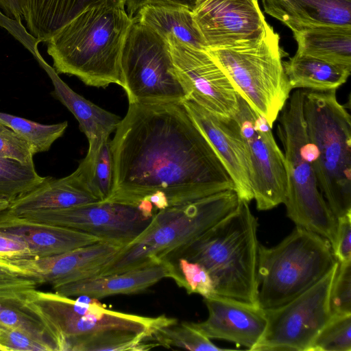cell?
<instances>
[{
	"label": "cell",
	"mask_w": 351,
	"mask_h": 351,
	"mask_svg": "<svg viewBox=\"0 0 351 351\" xmlns=\"http://www.w3.org/2000/svg\"><path fill=\"white\" fill-rule=\"evenodd\" d=\"M177 261L176 265L183 278V288L188 293H197L204 298L216 295L213 279L202 265L184 258H180Z\"/></svg>",
	"instance_id": "836d02e7"
},
{
	"label": "cell",
	"mask_w": 351,
	"mask_h": 351,
	"mask_svg": "<svg viewBox=\"0 0 351 351\" xmlns=\"http://www.w3.org/2000/svg\"><path fill=\"white\" fill-rule=\"evenodd\" d=\"M134 18L165 40L171 36L193 47L208 50L194 20L192 10L178 5L148 4L141 8Z\"/></svg>",
	"instance_id": "d4e9b609"
},
{
	"label": "cell",
	"mask_w": 351,
	"mask_h": 351,
	"mask_svg": "<svg viewBox=\"0 0 351 351\" xmlns=\"http://www.w3.org/2000/svg\"><path fill=\"white\" fill-rule=\"evenodd\" d=\"M239 202L237 192L232 189L154 210L147 227L122 247L98 276L163 261L176 263L195 241L234 212Z\"/></svg>",
	"instance_id": "3957f363"
},
{
	"label": "cell",
	"mask_w": 351,
	"mask_h": 351,
	"mask_svg": "<svg viewBox=\"0 0 351 351\" xmlns=\"http://www.w3.org/2000/svg\"><path fill=\"white\" fill-rule=\"evenodd\" d=\"M265 12L292 31L317 25L351 27V0H261Z\"/></svg>",
	"instance_id": "603a6c76"
},
{
	"label": "cell",
	"mask_w": 351,
	"mask_h": 351,
	"mask_svg": "<svg viewBox=\"0 0 351 351\" xmlns=\"http://www.w3.org/2000/svg\"><path fill=\"white\" fill-rule=\"evenodd\" d=\"M304 90L291 95L278 116L277 134L284 149L287 192L284 204L296 226L313 232L335 246L337 219L322 194L315 171V151L303 111Z\"/></svg>",
	"instance_id": "8992f818"
},
{
	"label": "cell",
	"mask_w": 351,
	"mask_h": 351,
	"mask_svg": "<svg viewBox=\"0 0 351 351\" xmlns=\"http://www.w3.org/2000/svg\"><path fill=\"white\" fill-rule=\"evenodd\" d=\"M35 58L51 80L53 86L51 95L74 115L79 123L80 129L88 139L87 154L78 167L91 184L93 168L100 148L109 139L110 134L116 130L121 119L117 114L99 107L73 90L40 54Z\"/></svg>",
	"instance_id": "d6986e66"
},
{
	"label": "cell",
	"mask_w": 351,
	"mask_h": 351,
	"mask_svg": "<svg viewBox=\"0 0 351 351\" xmlns=\"http://www.w3.org/2000/svg\"><path fill=\"white\" fill-rule=\"evenodd\" d=\"M154 340L167 348H182L193 351L228 350L217 347L210 339L194 328L190 322L176 323L158 328L153 335Z\"/></svg>",
	"instance_id": "4dcf8cb0"
},
{
	"label": "cell",
	"mask_w": 351,
	"mask_h": 351,
	"mask_svg": "<svg viewBox=\"0 0 351 351\" xmlns=\"http://www.w3.org/2000/svg\"><path fill=\"white\" fill-rule=\"evenodd\" d=\"M0 350L54 351L53 348L23 331L0 326Z\"/></svg>",
	"instance_id": "74e56055"
},
{
	"label": "cell",
	"mask_w": 351,
	"mask_h": 351,
	"mask_svg": "<svg viewBox=\"0 0 351 351\" xmlns=\"http://www.w3.org/2000/svg\"><path fill=\"white\" fill-rule=\"evenodd\" d=\"M332 314H351V260L339 263L330 293Z\"/></svg>",
	"instance_id": "d590c367"
},
{
	"label": "cell",
	"mask_w": 351,
	"mask_h": 351,
	"mask_svg": "<svg viewBox=\"0 0 351 351\" xmlns=\"http://www.w3.org/2000/svg\"><path fill=\"white\" fill-rule=\"evenodd\" d=\"M113 186V164L110 141L101 145L95 160L91 178V186L101 201H106Z\"/></svg>",
	"instance_id": "e575fe53"
},
{
	"label": "cell",
	"mask_w": 351,
	"mask_h": 351,
	"mask_svg": "<svg viewBox=\"0 0 351 351\" xmlns=\"http://www.w3.org/2000/svg\"><path fill=\"white\" fill-rule=\"evenodd\" d=\"M292 32L297 53L351 66V27L317 25Z\"/></svg>",
	"instance_id": "4316f807"
},
{
	"label": "cell",
	"mask_w": 351,
	"mask_h": 351,
	"mask_svg": "<svg viewBox=\"0 0 351 351\" xmlns=\"http://www.w3.org/2000/svg\"><path fill=\"white\" fill-rule=\"evenodd\" d=\"M34 165L0 156V199L12 202L43 182Z\"/></svg>",
	"instance_id": "f1b7e54d"
},
{
	"label": "cell",
	"mask_w": 351,
	"mask_h": 351,
	"mask_svg": "<svg viewBox=\"0 0 351 351\" xmlns=\"http://www.w3.org/2000/svg\"><path fill=\"white\" fill-rule=\"evenodd\" d=\"M232 117L238 123L247 146L256 208L267 210L283 204L287 192V166L272 127L239 95L237 110Z\"/></svg>",
	"instance_id": "7c38bea8"
},
{
	"label": "cell",
	"mask_w": 351,
	"mask_h": 351,
	"mask_svg": "<svg viewBox=\"0 0 351 351\" xmlns=\"http://www.w3.org/2000/svg\"><path fill=\"white\" fill-rule=\"evenodd\" d=\"M167 278L183 287V278L178 267L171 261L149 264L119 274L97 276L53 287L55 292L67 297L87 296L99 300L118 294L139 293Z\"/></svg>",
	"instance_id": "ffe728a7"
},
{
	"label": "cell",
	"mask_w": 351,
	"mask_h": 351,
	"mask_svg": "<svg viewBox=\"0 0 351 351\" xmlns=\"http://www.w3.org/2000/svg\"><path fill=\"white\" fill-rule=\"evenodd\" d=\"M121 70L129 104L183 102L187 98L168 43L134 17L121 53Z\"/></svg>",
	"instance_id": "30bf717a"
},
{
	"label": "cell",
	"mask_w": 351,
	"mask_h": 351,
	"mask_svg": "<svg viewBox=\"0 0 351 351\" xmlns=\"http://www.w3.org/2000/svg\"><path fill=\"white\" fill-rule=\"evenodd\" d=\"M141 213L147 217H152L154 210L152 203L147 198H143L137 205Z\"/></svg>",
	"instance_id": "ee69618b"
},
{
	"label": "cell",
	"mask_w": 351,
	"mask_h": 351,
	"mask_svg": "<svg viewBox=\"0 0 351 351\" xmlns=\"http://www.w3.org/2000/svg\"><path fill=\"white\" fill-rule=\"evenodd\" d=\"M122 247L99 241L60 254L13 262L29 271L38 285L54 287L98 276Z\"/></svg>",
	"instance_id": "ac0fdd59"
},
{
	"label": "cell",
	"mask_w": 351,
	"mask_h": 351,
	"mask_svg": "<svg viewBox=\"0 0 351 351\" xmlns=\"http://www.w3.org/2000/svg\"><path fill=\"white\" fill-rule=\"evenodd\" d=\"M207 51L239 95L273 127L292 90L283 66L287 53L273 27L254 43Z\"/></svg>",
	"instance_id": "9c48e42d"
},
{
	"label": "cell",
	"mask_w": 351,
	"mask_h": 351,
	"mask_svg": "<svg viewBox=\"0 0 351 351\" xmlns=\"http://www.w3.org/2000/svg\"><path fill=\"white\" fill-rule=\"evenodd\" d=\"M0 326L26 332L56 350L41 323L22 306L0 302Z\"/></svg>",
	"instance_id": "d6a6232c"
},
{
	"label": "cell",
	"mask_w": 351,
	"mask_h": 351,
	"mask_svg": "<svg viewBox=\"0 0 351 351\" xmlns=\"http://www.w3.org/2000/svg\"><path fill=\"white\" fill-rule=\"evenodd\" d=\"M283 66L292 90H337L346 82L351 72V66L332 63L297 52L288 60L283 61Z\"/></svg>",
	"instance_id": "484cf974"
},
{
	"label": "cell",
	"mask_w": 351,
	"mask_h": 351,
	"mask_svg": "<svg viewBox=\"0 0 351 351\" xmlns=\"http://www.w3.org/2000/svg\"><path fill=\"white\" fill-rule=\"evenodd\" d=\"M38 285L32 274L21 265L0 260V302L23 307Z\"/></svg>",
	"instance_id": "f546056e"
},
{
	"label": "cell",
	"mask_w": 351,
	"mask_h": 351,
	"mask_svg": "<svg viewBox=\"0 0 351 351\" xmlns=\"http://www.w3.org/2000/svg\"><path fill=\"white\" fill-rule=\"evenodd\" d=\"M192 12L208 49L254 43L269 26L258 0H195Z\"/></svg>",
	"instance_id": "9a60e30c"
},
{
	"label": "cell",
	"mask_w": 351,
	"mask_h": 351,
	"mask_svg": "<svg viewBox=\"0 0 351 351\" xmlns=\"http://www.w3.org/2000/svg\"><path fill=\"white\" fill-rule=\"evenodd\" d=\"M339 263L317 283L289 302L264 310L267 324L254 351H308L332 313L330 293Z\"/></svg>",
	"instance_id": "8fae6325"
},
{
	"label": "cell",
	"mask_w": 351,
	"mask_h": 351,
	"mask_svg": "<svg viewBox=\"0 0 351 351\" xmlns=\"http://www.w3.org/2000/svg\"><path fill=\"white\" fill-rule=\"evenodd\" d=\"M110 145L113 186L106 201L137 206L161 191L171 206L234 190L182 102L129 104Z\"/></svg>",
	"instance_id": "6da1fadb"
},
{
	"label": "cell",
	"mask_w": 351,
	"mask_h": 351,
	"mask_svg": "<svg viewBox=\"0 0 351 351\" xmlns=\"http://www.w3.org/2000/svg\"><path fill=\"white\" fill-rule=\"evenodd\" d=\"M231 178L241 200L253 199L249 155L237 121L213 113L190 99L183 102Z\"/></svg>",
	"instance_id": "2e32d148"
},
{
	"label": "cell",
	"mask_w": 351,
	"mask_h": 351,
	"mask_svg": "<svg viewBox=\"0 0 351 351\" xmlns=\"http://www.w3.org/2000/svg\"><path fill=\"white\" fill-rule=\"evenodd\" d=\"M308 351H351V314H332Z\"/></svg>",
	"instance_id": "1f68e13d"
},
{
	"label": "cell",
	"mask_w": 351,
	"mask_h": 351,
	"mask_svg": "<svg viewBox=\"0 0 351 351\" xmlns=\"http://www.w3.org/2000/svg\"><path fill=\"white\" fill-rule=\"evenodd\" d=\"M108 0H23V19L39 43L48 42L88 7ZM124 4L123 0H110Z\"/></svg>",
	"instance_id": "cb8c5ba5"
},
{
	"label": "cell",
	"mask_w": 351,
	"mask_h": 351,
	"mask_svg": "<svg viewBox=\"0 0 351 351\" xmlns=\"http://www.w3.org/2000/svg\"><path fill=\"white\" fill-rule=\"evenodd\" d=\"M0 10L8 17L21 23L23 19V0H0Z\"/></svg>",
	"instance_id": "b9f144b4"
},
{
	"label": "cell",
	"mask_w": 351,
	"mask_h": 351,
	"mask_svg": "<svg viewBox=\"0 0 351 351\" xmlns=\"http://www.w3.org/2000/svg\"><path fill=\"white\" fill-rule=\"evenodd\" d=\"M23 308L41 323L56 351H93L99 341L111 335L132 332L153 336L158 328L178 322L165 315L147 317L110 310L93 298L74 300L37 289Z\"/></svg>",
	"instance_id": "277c9868"
},
{
	"label": "cell",
	"mask_w": 351,
	"mask_h": 351,
	"mask_svg": "<svg viewBox=\"0 0 351 351\" xmlns=\"http://www.w3.org/2000/svg\"><path fill=\"white\" fill-rule=\"evenodd\" d=\"M100 201L87 177L77 167L62 178L45 177L35 188L10 202L6 210L20 215L30 211L63 209Z\"/></svg>",
	"instance_id": "44dd1931"
},
{
	"label": "cell",
	"mask_w": 351,
	"mask_h": 351,
	"mask_svg": "<svg viewBox=\"0 0 351 351\" xmlns=\"http://www.w3.org/2000/svg\"><path fill=\"white\" fill-rule=\"evenodd\" d=\"M19 216L72 228L123 247L135 239L152 219L143 215L137 206L110 201L30 211Z\"/></svg>",
	"instance_id": "4fadbf2b"
},
{
	"label": "cell",
	"mask_w": 351,
	"mask_h": 351,
	"mask_svg": "<svg viewBox=\"0 0 351 351\" xmlns=\"http://www.w3.org/2000/svg\"><path fill=\"white\" fill-rule=\"evenodd\" d=\"M8 206L9 203L8 201L0 199V212L6 210Z\"/></svg>",
	"instance_id": "f6af8a7d"
},
{
	"label": "cell",
	"mask_w": 351,
	"mask_h": 351,
	"mask_svg": "<svg viewBox=\"0 0 351 351\" xmlns=\"http://www.w3.org/2000/svg\"><path fill=\"white\" fill-rule=\"evenodd\" d=\"M258 222L249 202L210 228L181 258L202 265L211 276L215 294L258 306Z\"/></svg>",
	"instance_id": "5b68a950"
},
{
	"label": "cell",
	"mask_w": 351,
	"mask_h": 351,
	"mask_svg": "<svg viewBox=\"0 0 351 351\" xmlns=\"http://www.w3.org/2000/svg\"><path fill=\"white\" fill-rule=\"evenodd\" d=\"M330 242L300 226L278 245L258 246L257 302L282 306L321 280L337 263Z\"/></svg>",
	"instance_id": "ba28073f"
},
{
	"label": "cell",
	"mask_w": 351,
	"mask_h": 351,
	"mask_svg": "<svg viewBox=\"0 0 351 351\" xmlns=\"http://www.w3.org/2000/svg\"><path fill=\"white\" fill-rule=\"evenodd\" d=\"M34 155L30 146L0 121V156L26 165H34Z\"/></svg>",
	"instance_id": "8d00e7d4"
},
{
	"label": "cell",
	"mask_w": 351,
	"mask_h": 351,
	"mask_svg": "<svg viewBox=\"0 0 351 351\" xmlns=\"http://www.w3.org/2000/svg\"><path fill=\"white\" fill-rule=\"evenodd\" d=\"M132 20L125 5L113 1L88 7L47 42L53 68L88 86L123 88L121 56Z\"/></svg>",
	"instance_id": "7a4b0ae2"
},
{
	"label": "cell",
	"mask_w": 351,
	"mask_h": 351,
	"mask_svg": "<svg viewBox=\"0 0 351 351\" xmlns=\"http://www.w3.org/2000/svg\"><path fill=\"white\" fill-rule=\"evenodd\" d=\"M194 1H195V0H194Z\"/></svg>",
	"instance_id": "bcb514c9"
},
{
	"label": "cell",
	"mask_w": 351,
	"mask_h": 351,
	"mask_svg": "<svg viewBox=\"0 0 351 351\" xmlns=\"http://www.w3.org/2000/svg\"><path fill=\"white\" fill-rule=\"evenodd\" d=\"M158 210H162L169 206L168 199L165 193L156 191L147 197Z\"/></svg>",
	"instance_id": "7bdbcfd3"
},
{
	"label": "cell",
	"mask_w": 351,
	"mask_h": 351,
	"mask_svg": "<svg viewBox=\"0 0 351 351\" xmlns=\"http://www.w3.org/2000/svg\"><path fill=\"white\" fill-rule=\"evenodd\" d=\"M304 116L319 190L337 219L351 214V117L336 90H304Z\"/></svg>",
	"instance_id": "52a82bcc"
},
{
	"label": "cell",
	"mask_w": 351,
	"mask_h": 351,
	"mask_svg": "<svg viewBox=\"0 0 351 351\" xmlns=\"http://www.w3.org/2000/svg\"><path fill=\"white\" fill-rule=\"evenodd\" d=\"M31 258H35L23 239L0 229V260L13 262Z\"/></svg>",
	"instance_id": "f35d334b"
},
{
	"label": "cell",
	"mask_w": 351,
	"mask_h": 351,
	"mask_svg": "<svg viewBox=\"0 0 351 351\" xmlns=\"http://www.w3.org/2000/svg\"><path fill=\"white\" fill-rule=\"evenodd\" d=\"M166 41L186 99L213 113L231 117L237 110L239 93L208 51L186 45L171 36Z\"/></svg>",
	"instance_id": "5bb4252c"
},
{
	"label": "cell",
	"mask_w": 351,
	"mask_h": 351,
	"mask_svg": "<svg viewBox=\"0 0 351 351\" xmlns=\"http://www.w3.org/2000/svg\"><path fill=\"white\" fill-rule=\"evenodd\" d=\"M337 219V231L332 253L338 263L351 260V214Z\"/></svg>",
	"instance_id": "ab89813d"
},
{
	"label": "cell",
	"mask_w": 351,
	"mask_h": 351,
	"mask_svg": "<svg viewBox=\"0 0 351 351\" xmlns=\"http://www.w3.org/2000/svg\"><path fill=\"white\" fill-rule=\"evenodd\" d=\"M0 121L20 136L34 154L47 152L68 127L67 121L45 125L2 112H0Z\"/></svg>",
	"instance_id": "83f0119b"
},
{
	"label": "cell",
	"mask_w": 351,
	"mask_h": 351,
	"mask_svg": "<svg viewBox=\"0 0 351 351\" xmlns=\"http://www.w3.org/2000/svg\"><path fill=\"white\" fill-rule=\"evenodd\" d=\"M128 14L134 17L138 10L148 4H166L182 5L193 9L194 0H123Z\"/></svg>",
	"instance_id": "60d3db41"
},
{
	"label": "cell",
	"mask_w": 351,
	"mask_h": 351,
	"mask_svg": "<svg viewBox=\"0 0 351 351\" xmlns=\"http://www.w3.org/2000/svg\"><path fill=\"white\" fill-rule=\"evenodd\" d=\"M204 302L208 312L207 319L191 324L210 339L228 341L252 350L266 329L264 309L217 295L204 298Z\"/></svg>",
	"instance_id": "e0dca14e"
},
{
	"label": "cell",
	"mask_w": 351,
	"mask_h": 351,
	"mask_svg": "<svg viewBox=\"0 0 351 351\" xmlns=\"http://www.w3.org/2000/svg\"><path fill=\"white\" fill-rule=\"evenodd\" d=\"M0 229L23 239L35 258L60 254L101 241L72 228L29 220L6 210L0 212Z\"/></svg>",
	"instance_id": "7402d4cb"
}]
</instances>
